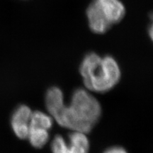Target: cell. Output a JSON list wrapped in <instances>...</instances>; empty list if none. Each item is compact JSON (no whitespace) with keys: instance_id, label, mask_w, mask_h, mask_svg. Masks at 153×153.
Returning a JSON list of instances; mask_svg holds the SVG:
<instances>
[{"instance_id":"2","label":"cell","mask_w":153,"mask_h":153,"mask_svg":"<svg viewBox=\"0 0 153 153\" xmlns=\"http://www.w3.org/2000/svg\"><path fill=\"white\" fill-rule=\"evenodd\" d=\"M79 72L86 89L101 94L111 90L121 76L120 67L114 57H101L95 53L85 55L80 64Z\"/></svg>"},{"instance_id":"6","label":"cell","mask_w":153,"mask_h":153,"mask_svg":"<svg viewBox=\"0 0 153 153\" xmlns=\"http://www.w3.org/2000/svg\"><path fill=\"white\" fill-rule=\"evenodd\" d=\"M93 1L111 26L119 23L125 16V6L120 0H93Z\"/></svg>"},{"instance_id":"1","label":"cell","mask_w":153,"mask_h":153,"mask_svg":"<svg viewBox=\"0 0 153 153\" xmlns=\"http://www.w3.org/2000/svg\"><path fill=\"white\" fill-rule=\"evenodd\" d=\"M45 104L48 114L61 127L72 131L89 133L100 119L102 109L99 101L87 89L78 88L66 104L62 91L53 87L45 94Z\"/></svg>"},{"instance_id":"7","label":"cell","mask_w":153,"mask_h":153,"mask_svg":"<svg viewBox=\"0 0 153 153\" xmlns=\"http://www.w3.org/2000/svg\"><path fill=\"white\" fill-rule=\"evenodd\" d=\"M86 14H87L89 28L93 33L104 34L106 33L111 27V25L102 16L97 6L93 1L88 6Z\"/></svg>"},{"instance_id":"5","label":"cell","mask_w":153,"mask_h":153,"mask_svg":"<svg viewBox=\"0 0 153 153\" xmlns=\"http://www.w3.org/2000/svg\"><path fill=\"white\" fill-rule=\"evenodd\" d=\"M32 112L30 107L26 105H20L11 115V128L19 138L27 139Z\"/></svg>"},{"instance_id":"9","label":"cell","mask_w":153,"mask_h":153,"mask_svg":"<svg viewBox=\"0 0 153 153\" xmlns=\"http://www.w3.org/2000/svg\"><path fill=\"white\" fill-rule=\"evenodd\" d=\"M150 22L148 26V33L150 39L153 42V13L150 15Z\"/></svg>"},{"instance_id":"8","label":"cell","mask_w":153,"mask_h":153,"mask_svg":"<svg viewBox=\"0 0 153 153\" xmlns=\"http://www.w3.org/2000/svg\"><path fill=\"white\" fill-rule=\"evenodd\" d=\"M104 153H128V152L122 147L114 146L106 149Z\"/></svg>"},{"instance_id":"3","label":"cell","mask_w":153,"mask_h":153,"mask_svg":"<svg viewBox=\"0 0 153 153\" xmlns=\"http://www.w3.org/2000/svg\"><path fill=\"white\" fill-rule=\"evenodd\" d=\"M53 125V119L49 114L41 111L32 112L27 139L33 148L40 149L46 145Z\"/></svg>"},{"instance_id":"4","label":"cell","mask_w":153,"mask_h":153,"mask_svg":"<svg viewBox=\"0 0 153 153\" xmlns=\"http://www.w3.org/2000/svg\"><path fill=\"white\" fill-rule=\"evenodd\" d=\"M52 153H89L90 149L87 133L72 131L65 139L57 135L51 143Z\"/></svg>"}]
</instances>
